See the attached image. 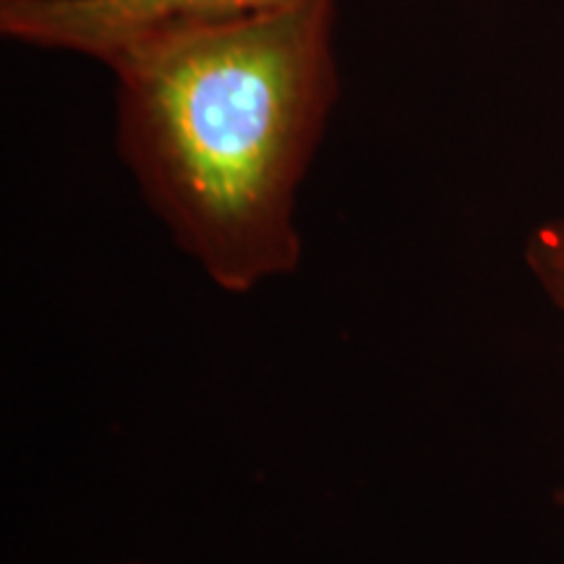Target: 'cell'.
I'll use <instances>...</instances> for the list:
<instances>
[{
    "label": "cell",
    "mask_w": 564,
    "mask_h": 564,
    "mask_svg": "<svg viewBox=\"0 0 564 564\" xmlns=\"http://www.w3.org/2000/svg\"><path fill=\"white\" fill-rule=\"evenodd\" d=\"M337 0L162 24L100 61L116 147L175 246L225 293L301 264L299 192L340 97Z\"/></svg>",
    "instance_id": "1"
},
{
    "label": "cell",
    "mask_w": 564,
    "mask_h": 564,
    "mask_svg": "<svg viewBox=\"0 0 564 564\" xmlns=\"http://www.w3.org/2000/svg\"><path fill=\"white\" fill-rule=\"evenodd\" d=\"M295 3L301 0H0V32L21 45L102 61L152 26L257 17Z\"/></svg>",
    "instance_id": "2"
},
{
    "label": "cell",
    "mask_w": 564,
    "mask_h": 564,
    "mask_svg": "<svg viewBox=\"0 0 564 564\" xmlns=\"http://www.w3.org/2000/svg\"><path fill=\"white\" fill-rule=\"evenodd\" d=\"M525 264L552 306L564 316V217L539 225L528 236Z\"/></svg>",
    "instance_id": "3"
}]
</instances>
